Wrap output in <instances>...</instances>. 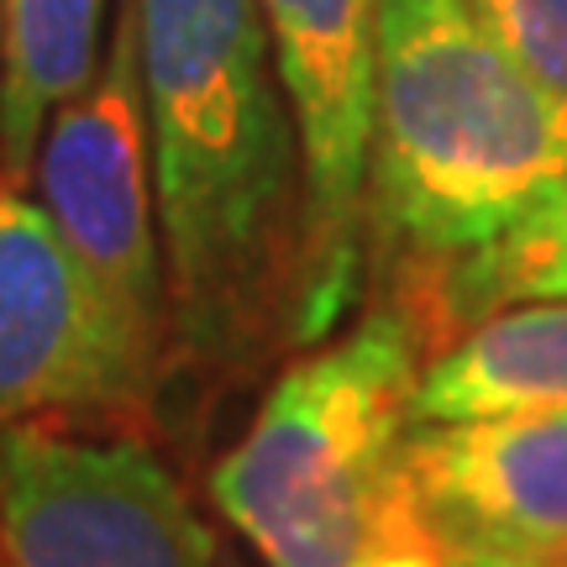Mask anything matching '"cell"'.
Returning <instances> with one entry per match:
<instances>
[{"label":"cell","mask_w":567,"mask_h":567,"mask_svg":"<svg viewBox=\"0 0 567 567\" xmlns=\"http://www.w3.org/2000/svg\"><path fill=\"white\" fill-rule=\"evenodd\" d=\"M105 59V0H0V174L27 189L48 122Z\"/></svg>","instance_id":"30bf717a"},{"label":"cell","mask_w":567,"mask_h":567,"mask_svg":"<svg viewBox=\"0 0 567 567\" xmlns=\"http://www.w3.org/2000/svg\"><path fill=\"white\" fill-rule=\"evenodd\" d=\"M305 163V264L295 337H326L352 305L358 216L373 158L379 0H258Z\"/></svg>","instance_id":"52a82bcc"},{"label":"cell","mask_w":567,"mask_h":567,"mask_svg":"<svg viewBox=\"0 0 567 567\" xmlns=\"http://www.w3.org/2000/svg\"><path fill=\"white\" fill-rule=\"evenodd\" d=\"M567 184V116L467 0H379L368 195L389 237L463 258Z\"/></svg>","instance_id":"3957f363"},{"label":"cell","mask_w":567,"mask_h":567,"mask_svg":"<svg viewBox=\"0 0 567 567\" xmlns=\"http://www.w3.org/2000/svg\"><path fill=\"white\" fill-rule=\"evenodd\" d=\"M484 32L567 116V0H467Z\"/></svg>","instance_id":"7c38bea8"},{"label":"cell","mask_w":567,"mask_h":567,"mask_svg":"<svg viewBox=\"0 0 567 567\" xmlns=\"http://www.w3.org/2000/svg\"><path fill=\"white\" fill-rule=\"evenodd\" d=\"M0 567H6V551H0Z\"/></svg>","instance_id":"9a60e30c"},{"label":"cell","mask_w":567,"mask_h":567,"mask_svg":"<svg viewBox=\"0 0 567 567\" xmlns=\"http://www.w3.org/2000/svg\"><path fill=\"white\" fill-rule=\"evenodd\" d=\"M158 347L63 243L42 200L0 174V425L137 410Z\"/></svg>","instance_id":"5b68a950"},{"label":"cell","mask_w":567,"mask_h":567,"mask_svg":"<svg viewBox=\"0 0 567 567\" xmlns=\"http://www.w3.org/2000/svg\"><path fill=\"white\" fill-rule=\"evenodd\" d=\"M32 179L63 243L122 305L126 321L153 347H163L168 264H163L153 132H147V95H142L137 0L116 6L95 80L48 122Z\"/></svg>","instance_id":"277c9868"},{"label":"cell","mask_w":567,"mask_h":567,"mask_svg":"<svg viewBox=\"0 0 567 567\" xmlns=\"http://www.w3.org/2000/svg\"><path fill=\"white\" fill-rule=\"evenodd\" d=\"M405 463L446 547L567 551V400L484 421L410 425Z\"/></svg>","instance_id":"ba28073f"},{"label":"cell","mask_w":567,"mask_h":567,"mask_svg":"<svg viewBox=\"0 0 567 567\" xmlns=\"http://www.w3.org/2000/svg\"><path fill=\"white\" fill-rule=\"evenodd\" d=\"M446 567H551L547 557H526V551H499V547H452Z\"/></svg>","instance_id":"4fadbf2b"},{"label":"cell","mask_w":567,"mask_h":567,"mask_svg":"<svg viewBox=\"0 0 567 567\" xmlns=\"http://www.w3.org/2000/svg\"><path fill=\"white\" fill-rule=\"evenodd\" d=\"M452 310L478 321L505 305L567 300V184L494 243L463 252L446 274Z\"/></svg>","instance_id":"8fae6325"},{"label":"cell","mask_w":567,"mask_h":567,"mask_svg":"<svg viewBox=\"0 0 567 567\" xmlns=\"http://www.w3.org/2000/svg\"><path fill=\"white\" fill-rule=\"evenodd\" d=\"M551 567H567V551H557V557H551Z\"/></svg>","instance_id":"5bb4252c"},{"label":"cell","mask_w":567,"mask_h":567,"mask_svg":"<svg viewBox=\"0 0 567 567\" xmlns=\"http://www.w3.org/2000/svg\"><path fill=\"white\" fill-rule=\"evenodd\" d=\"M168 321L205 358L295 326L305 163L258 0H137Z\"/></svg>","instance_id":"6da1fadb"},{"label":"cell","mask_w":567,"mask_h":567,"mask_svg":"<svg viewBox=\"0 0 567 567\" xmlns=\"http://www.w3.org/2000/svg\"><path fill=\"white\" fill-rule=\"evenodd\" d=\"M567 400V300L505 305L421 368L410 425L484 421Z\"/></svg>","instance_id":"9c48e42d"},{"label":"cell","mask_w":567,"mask_h":567,"mask_svg":"<svg viewBox=\"0 0 567 567\" xmlns=\"http://www.w3.org/2000/svg\"><path fill=\"white\" fill-rule=\"evenodd\" d=\"M415 379V331L394 310L284 368L210 473L216 509L268 567L452 563L405 463Z\"/></svg>","instance_id":"7a4b0ae2"},{"label":"cell","mask_w":567,"mask_h":567,"mask_svg":"<svg viewBox=\"0 0 567 567\" xmlns=\"http://www.w3.org/2000/svg\"><path fill=\"white\" fill-rule=\"evenodd\" d=\"M6 567H216L179 478L142 442L0 425Z\"/></svg>","instance_id":"8992f818"}]
</instances>
